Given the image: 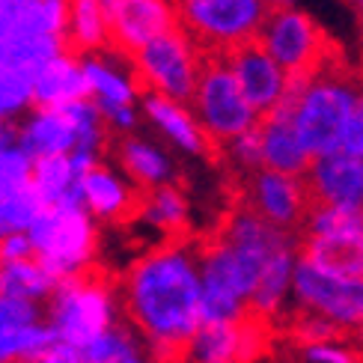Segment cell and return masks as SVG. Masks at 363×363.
Listing matches in <instances>:
<instances>
[{
	"label": "cell",
	"instance_id": "cell-7",
	"mask_svg": "<svg viewBox=\"0 0 363 363\" xmlns=\"http://www.w3.org/2000/svg\"><path fill=\"white\" fill-rule=\"evenodd\" d=\"M188 108L194 111L211 146H223L226 140L259 125V113L238 93L220 54H206Z\"/></svg>",
	"mask_w": 363,
	"mask_h": 363
},
{
	"label": "cell",
	"instance_id": "cell-20",
	"mask_svg": "<svg viewBox=\"0 0 363 363\" xmlns=\"http://www.w3.org/2000/svg\"><path fill=\"white\" fill-rule=\"evenodd\" d=\"M259 152H262V170H274L286 176H304L310 167V152L301 143L298 131L292 125L289 108H274L271 113L259 116Z\"/></svg>",
	"mask_w": 363,
	"mask_h": 363
},
{
	"label": "cell",
	"instance_id": "cell-47",
	"mask_svg": "<svg viewBox=\"0 0 363 363\" xmlns=\"http://www.w3.org/2000/svg\"><path fill=\"white\" fill-rule=\"evenodd\" d=\"M182 4H191V0H176V6H182Z\"/></svg>",
	"mask_w": 363,
	"mask_h": 363
},
{
	"label": "cell",
	"instance_id": "cell-33",
	"mask_svg": "<svg viewBox=\"0 0 363 363\" xmlns=\"http://www.w3.org/2000/svg\"><path fill=\"white\" fill-rule=\"evenodd\" d=\"M42 211H45V206L30 185L9 194L6 200H0V238L27 233Z\"/></svg>",
	"mask_w": 363,
	"mask_h": 363
},
{
	"label": "cell",
	"instance_id": "cell-45",
	"mask_svg": "<svg viewBox=\"0 0 363 363\" xmlns=\"http://www.w3.org/2000/svg\"><path fill=\"white\" fill-rule=\"evenodd\" d=\"M352 334H354V342H357V352L363 354V322H360V325L352 330Z\"/></svg>",
	"mask_w": 363,
	"mask_h": 363
},
{
	"label": "cell",
	"instance_id": "cell-41",
	"mask_svg": "<svg viewBox=\"0 0 363 363\" xmlns=\"http://www.w3.org/2000/svg\"><path fill=\"white\" fill-rule=\"evenodd\" d=\"M24 259H33V247H30V238H27V233L0 238V265L24 262Z\"/></svg>",
	"mask_w": 363,
	"mask_h": 363
},
{
	"label": "cell",
	"instance_id": "cell-43",
	"mask_svg": "<svg viewBox=\"0 0 363 363\" xmlns=\"http://www.w3.org/2000/svg\"><path fill=\"white\" fill-rule=\"evenodd\" d=\"M111 363H152V357H149V352H146V345L140 342V337L134 334V337L125 342V349L119 352Z\"/></svg>",
	"mask_w": 363,
	"mask_h": 363
},
{
	"label": "cell",
	"instance_id": "cell-22",
	"mask_svg": "<svg viewBox=\"0 0 363 363\" xmlns=\"http://www.w3.org/2000/svg\"><path fill=\"white\" fill-rule=\"evenodd\" d=\"M295 262H298V241L295 245H286L283 250H277L271 256L262 268L259 280H256V289H253L250 304H247V315L268 325V322H277L280 315L289 313Z\"/></svg>",
	"mask_w": 363,
	"mask_h": 363
},
{
	"label": "cell",
	"instance_id": "cell-6",
	"mask_svg": "<svg viewBox=\"0 0 363 363\" xmlns=\"http://www.w3.org/2000/svg\"><path fill=\"white\" fill-rule=\"evenodd\" d=\"M206 54L200 51L185 30L176 27L152 42H146L140 51L128 57L143 93L164 96L173 101H191L196 78H200Z\"/></svg>",
	"mask_w": 363,
	"mask_h": 363
},
{
	"label": "cell",
	"instance_id": "cell-46",
	"mask_svg": "<svg viewBox=\"0 0 363 363\" xmlns=\"http://www.w3.org/2000/svg\"><path fill=\"white\" fill-rule=\"evenodd\" d=\"M352 6L357 12V21H360V30H363V0H352Z\"/></svg>",
	"mask_w": 363,
	"mask_h": 363
},
{
	"label": "cell",
	"instance_id": "cell-9",
	"mask_svg": "<svg viewBox=\"0 0 363 363\" xmlns=\"http://www.w3.org/2000/svg\"><path fill=\"white\" fill-rule=\"evenodd\" d=\"M256 45L286 74H313L330 63V42L325 30L298 4L268 9L259 33H256Z\"/></svg>",
	"mask_w": 363,
	"mask_h": 363
},
{
	"label": "cell",
	"instance_id": "cell-14",
	"mask_svg": "<svg viewBox=\"0 0 363 363\" xmlns=\"http://www.w3.org/2000/svg\"><path fill=\"white\" fill-rule=\"evenodd\" d=\"M226 72L233 74L238 93L245 96L250 108L265 116L280 104L286 89V72L271 60L256 42L238 45V48L220 54Z\"/></svg>",
	"mask_w": 363,
	"mask_h": 363
},
{
	"label": "cell",
	"instance_id": "cell-10",
	"mask_svg": "<svg viewBox=\"0 0 363 363\" xmlns=\"http://www.w3.org/2000/svg\"><path fill=\"white\" fill-rule=\"evenodd\" d=\"M292 307L301 313L322 315L342 334L354 330L363 322V277L349 280L325 274L298 256L292 274Z\"/></svg>",
	"mask_w": 363,
	"mask_h": 363
},
{
	"label": "cell",
	"instance_id": "cell-38",
	"mask_svg": "<svg viewBox=\"0 0 363 363\" xmlns=\"http://www.w3.org/2000/svg\"><path fill=\"white\" fill-rule=\"evenodd\" d=\"M33 322H42V307L27 304V301H18V298L0 295V330L24 328V325H33Z\"/></svg>",
	"mask_w": 363,
	"mask_h": 363
},
{
	"label": "cell",
	"instance_id": "cell-35",
	"mask_svg": "<svg viewBox=\"0 0 363 363\" xmlns=\"http://www.w3.org/2000/svg\"><path fill=\"white\" fill-rule=\"evenodd\" d=\"M220 149H223L226 164H230L233 170L245 173V176H250L253 170H259V167H262L259 131H256V128H250V131H245V134H238V138H233V140H226Z\"/></svg>",
	"mask_w": 363,
	"mask_h": 363
},
{
	"label": "cell",
	"instance_id": "cell-15",
	"mask_svg": "<svg viewBox=\"0 0 363 363\" xmlns=\"http://www.w3.org/2000/svg\"><path fill=\"white\" fill-rule=\"evenodd\" d=\"M86 99L96 108H138L143 89L134 78L131 63H125V54L113 48H104L96 54L81 57Z\"/></svg>",
	"mask_w": 363,
	"mask_h": 363
},
{
	"label": "cell",
	"instance_id": "cell-4",
	"mask_svg": "<svg viewBox=\"0 0 363 363\" xmlns=\"http://www.w3.org/2000/svg\"><path fill=\"white\" fill-rule=\"evenodd\" d=\"M363 89V81L337 66H322L310 74L304 93L289 108L292 125L310 158H319L340 149V134L349 119L354 101Z\"/></svg>",
	"mask_w": 363,
	"mask_h": 363
},
{
	"label": "cell",
	"instance_id": "cell-32",
	"mask_svg": "<svg viewBox=\"0 0 363 363\" xmlns=\"http://www.w3.org/2000/svg\"><path fill=\"white\" fill-rule=\"evenodd\" d=\"M54 342L45 322L0 330V363H30Z\"/></svg>",
	"mask_w": 363,
	"mask_h": 363
},
{
	"label": "cell",
	"instance_id": "cell-1",
	"mask_svg": "<svg viewBox=\"0 0 363 363\" xmlns=\"http://www.w3.org/2000/svg\"><path fill=\"white\" fill-rule=\"evenodd\" d=\"M119 289L125 325L140 337L152 363L185 357L200 330V247L185 238L161 241L138 256Z\"/></svg>",
	"mask_w": 363,
	"mask_h": 363
},
{
	"label": "cell",
	"instance_id": "cell-26",
	"mask_svg": "<svg viewBox=\"0 0 363 363\" xmlns=\"http://www.w3.org/2000/svg\"><path fill=\"white\" fill-rule=\"evenodd\" d=\"M134 218H140L149 230H155L161 235H167V241H173V238H179L182 233L188 230L191 203H188L185 191L173 182V185H161V188H152V191H143Z\"/></svg>",
	"mask_w": 363,
	"mask_h": 363
},
{
	"label": "cell",
	"instance_id": "cell-5",
	"mask_svg": "<svg viewBox=\"0 0 363 363\" xmlns=\"http://www.w3.org/2000/svg\"><path fill=\"white\" fill-rule=\"evenodd\" d=\"M27 238L33 259L57 283L89 274L99 253V223L81 206L45 208L27 230Z\"/></svg>",
	"mask_w": 363,
	"mask_h": 363
},
{
	"label": "cell",
	"instance_id": "cell-30",
	"mask_svg": "<svg viewBox=\"0 0 363 363\" xmlns=\"http://www.w3.org/2000/svg\"><path fill=\"white\" fill-rule=\"evenodd\" d=\"M54 289H57V280L36 259L0 265V292L6 298H18V301H27V304L45 307V301L51 298Z\"/></svg>",
	"mask_w": 363,
	"mask_h": 363
},
{
	"label": "cell",
	"instance_id": "cell-25",
	"mask_svg": "<svg viewBox=\"0 0 363 363\" xmlns=\"http://www.w3.org/2000/svg\"><path fill=\"white\" fill-rule=\"evenodd\" d=\"M298 256L313 268L334 277H363V233L352 235H304L298 241Z\"/></svg>",
	"mask_w": 363,
	"mask_h": 363
},
{
	"label": "cell",
	"instance_id": "cell-27",
	"mask_svg": "<svg viewBox=\"0 0 363 363\" xmlns=\"http://www.w3.org/2000/svg\"><path fill=\"white\" fill-rule=\"evenodd\" d=\"M66 48L78 57L111 48L108 15L99 0H66Z\"/></svg>",
	"mask_w": 363,
	"mask_h": 363
},
{
	"label": "cell",
	"instance_id": "cell-29",
	"mask_svg": "<svg viewBox=\"0 0 363 363\" xmlns=\"http://www.w3.org/2000/svg\"><path fill=\"white\" fill-rule=\"evenodd\" d=\"M69 51L63 36H15L0 42V69L24 74L33 81V74L51 63L57 54Z\"/></svg>",
	"mask_w": 363,
	"mask_h": 363
},
{
	"label": "cell",
	"instance_id": "cell-17",
	"mask_svg": "<svg viewBox=\"0 0 363 363\" xmlns=\"http://www.w3.org/2000/svg\"><path fill=\"white\" fill-rule=\"evenodd\" d=\"M304 182L310 200L319 206H363V161L342 149L313 158Z\"/></svg>",
	"mask_w": 363,
	"mask_h": 363
},
{
	"label": "cell",
	"instance_id": "cell-39",
	"mask_svg": "<svg viewBox=\"0 0 363 363\" xmlns=\"http://www.w3.org/2000/svg\"><path fill=\"white\" fill-rule=\"evenodd\" d=\"M340 149H342L345 155H352V158L363 161V89H360V96H357V101H354V108H352L349 119H345V125H342Z\"/></svg>",
	"mask_w": 363,
	"mask_h": 363
},
{
	"label": "cell",
	"instance_id": "cell-49",
	"mask_svg": "<svg viewBox=\"0 0 363 363\" xmlns=\"http://www.w3.org/2000/svg\"><path fill=\"white\" fill-rule=\"evenodd\" d=\"M0 295H4V292H0Z\"/></svg>",
	"mask_w": 363,
	"mask_h": 363
},
{
	"label": "cell",
	"instance_id": "cell-23",
	"mask_svg": "<svg viewBox=\"0 0 363 363\" xmlns=\"http://www.w3.org/2000/svg\"><path fill=\"white\" fill-rule=\"evenodd\" d=\"M15 36L66 39V0H0V42Z\"/></svg>",
	"mask_w": 363,
	"mask_h": 363
},
{
	"label": "cell",
	"instance_id": "cell-24",
	"mask_svg": "<svg viewBox=\"0 0 363 363\" xmlns=\"http://www.w3.org/2000/svg\"><path fill=\"white\" fill-rule=\"evenodd\" d=\"M30 96L33 108H63V104L86 99V81L81 69V57L63 51L51 63H45L33 81H30Z\"/></svg>",
	"mask_w": 363,
	"mask_h": 363
},
{
	"label": "cell",
	"instance_id": "cell-36",
	"mask_svg": "<svg viewBox=\"0 0 363 363\" xmlns=\"http://www.w3.org/2000/svg\"><path fill=\"white\" fill-rule=\"evenodd\" d=\"M30 170H33V161L15 143L0 149V200H6L9 194L30 185Z\"/></svg>",
	"mask_w": 363,
	"mask_h": 363
},
{
	"label": "cell",
	"instance_id": "cell-11",
	"mask_svg": "<svg viewBox=\"0 0 363 363\" xmlns=\"http://www.w3.org/2000/svg\"><path fill=\"white\" fill-rule=\"evenodd\" d=\"M313 200L304 176H286L274 170H253L245 176V208L283 233H298Z\"/></svg>",
	"mask_w": 363,
	"mask_h": 363
},
{
	"label": "cell",
	"instance_id": "cell-2",
	"mask_svg": "<svg viewBox=\"0 0 363 363\" xmlns=\"http://www.w3.org/2000/svg\"><path fill=\"white\" fill-rule=\"evenodd\" d=\"M271 256L233 247L226 241H220L218 235L206 241L200 247V319L203 325H233V322L247 319L250 295Z\"/></svg>",
	"mask_w": 363,
	"mask_h": 363
},
{
	"label": "cell",
	"instance_id": "cell-42",
	"mask_svg": "<svg viewBox=\"0 0 363 363\" xmlns=\"http://www.w3.org/2000/svg\"><path fill=\"white\" fill-rule=\"evenodd\" d=\"M30 363H84V354H81V349H74V345L51 342L48 349H45L36 360H30Z\"/></svg>",
	"mask_w": 363,
	"mask_h": 363
},
{
	"label": "cell",
	"instance_id": "cell-13",
	"mask_svg": "<svg viewBox=\"0 0 363 363\" xmlns=\"http://www.w3.org/2000/svg\"><path fill=\"white\" fill-rule=\"evenodd\" d=\"M111 48L131 57L146 42L179 27V9L173 0H116L108 15Z\"/></svg>",
	"mask_w": 363,
	"mask_h": 363
},
{
	"label": "cell",
	"instance_id": "cell-19",
	"mask_svg": "<svg viewBox=\"0 0 363 363\" xmlns=\"http://www.w3.org/2000/svg\"><path fill=\"white\" fill-rule=\"evenodd\" d=\"M116 170L123 173L140 194L161 185H173L179 167L173 152L164 143L143 138V134H125L116 143Z\"/></svg>",
	"mask_w": 363,
	"mask_h": 363
},
{
	"label": "cell",
	"instance_id": "cell-40",
	"mask_svg": "<svg viewBox=\"0 0 363 363\" xmlns=\"http://www.w3.org/2000/svg\"><path fill=\"white\" fill-rule=\"evenodd\" d=\"M304 357H307V363H360V354L342 342L304 345Z\"/></svg>",
	"mask_w": 363,
	"mask_h": 363
},
{
	"label": "cell",
	"instance_id": "cell-34",
	"mask_svg": "<svg viewBox=\"0 0 363 363\" xmlns=\"http://www.w3.org/2000/svg\"><path fill=\"white\" fill-rule=\"evenodd\" d=\"M30 108H33L30 78L0 69V123H15Z\"/></svg>",
	"mask_w": 363,
	"mask_h": 363
},
{
	"label": "cell",
	"instance_id": "cell-8",
	"mask_svg": "<svg viewBox=\"0 0 363 363\" xmlns=\"http://www.w3.org/2000/svg\"><path fill=\"white\" fill-rule=\"evenodd\" d=\"M179 9V27L200 45L203 54H226L256 42L268 15L262 0H191Z\"/></svg>",
	"mask_w": 363,
	"mask_h": 363
},
{
	"label": "cell",
	"instance_id": "cell-12",
	"mask_svg": "<svg viewBox=\"0 0 363 363\" xmlns=\"http://www.w3.org/2000/svg\"><path fill=\"white\" fill-rule=\"evenodd\" d=\"M268 345V325L253 319L233 325H200L185 349L188 363H253Z\"/></svg>",
	"mask_w": 363,
	"mask_h": 363
},
{
	"label": "cell",
	"instance_id": "cell-28",
	"mask_svg": "<svg viewBox=\"0 0 363 363\" xmlns=\"http://www.w3.org/2000/svg\"><path fill=\"white\" fill-rule=\"evenodd\" d=\"M30 188L36 191L45 208L54 206H81V176L72 170L69 155L39 158L30 170Z\"/></svg>",
	"mask_w": 363,
	"mask_h": 363
},
{
	"label": "cell",
	"instance_id": "cell-18",
	"mask_svg": "<svg viewBox=\"0 0 363 363\" xmlns=\"http://www.w3.org/2000/svg\"><path fill=\"white\" fill-rule=\"evenodd\" d=\"M138 108H140V116L176 152L191 158H206L211 152V143L206 138V131L200 128V123H196L194 111L188 108V101H173L164 96L143 93Z\"/></svg>",
	"mask_w": 363,
	"mask_h": 363
},
{
	"label": "cell",
	"instance_id": "cell-21",
	"mask_svg": "<svg viewBox=\"0 0 363 363\" xmlns=\"http://www.w3.org/2000/svg\"><path fill=\"white\" fill-rule=\"evenodd\" d=\"M15 146L30 158H54V155H69L78 138L69 123V116L60 108H30L21 123H15Z\"/></svg>",
	"mask_w": 363,
	"mask_h": 363
},
{
	"label": "cell",
	"instance_id": "cell-3",
	"mask_svg": "<svg viewBox=\"0 0 363 363\" xmlns=\"http://www.w3.org/2000/svg\"><path fill=\"white\" fill-rule=\"evenodd\" d=\"M42 322L48 325L54 342L84 349L104 330L123 322L119 289L101 274H81L57 283V289L42 307Z\"/></svg>",
	"mask_w": 363,
	"mask_h": 363
},
{
	"label": "cell",
	"instance_id": "cell-37",
	"mask_svg": "<svg viewBox=\"0 0 363 363\" xmlns=\"http://www.w3.org/2000/svg\"><path fill=\"white\" fill-rule=\"evenodd\" d=\"M292 334L301 345H319V342H340L342 330L337 325H330L322 315H313V313H301L295 310L292 315Z\"/></svg>",
	"mask_w": 363,
	"mask_h": 363
},
{
	"label": "cell",
	"instance_id": "cell-31",
	"mask_svg": "<svg viewBox=\"0 0 363 363\" xmlns=\"http://www.w3.org/2000/svg\"><path fill=\"white\" fill-rule=\"evenodd\" d=\"M304 235H352L363 233V206H319L313 203L304 223Z\"/></svg>",
	"mask_w": 363,
	"mask_h": 363
},
{
	"label": "cell",
	"instance_id": "cell-16",
	"mask_svg": "<svg viewBox=\"0 0 363 363\" xmlns=\"http://www.w3.org/2000/svg\"><path fill=\"white\" fill-rule=\"evenodd\" d=\"M138 203H140V191L116 167H111L108 161L96 164L81 179V208L96 223H123L134 218Z\"/></svg>",
	"mask_w": 363,
	"mask_h": 363
},
{
	"label": "cell",
	"instance_id": "cell-44",
	"mask_svg": "<svg viewBox=\"0 0 363 363\" xmlns=\"http://www.w3.org/2000/svg\"><path fill=\"white\" fill-rule=\"evenodd\" d=\"M268 9H283V6H295V0H262Z\"/></svg>",
	"mask_w": 363,
	"mask_h": 363
},
{
	"label": "cell",
	"instance_id": "cell-48",
	"mask_svg": "<svg viewBox=\"0 0 363 363\" xmlns=\"http://www.w3.org/2000/svg\"><path fill=\"white\" fill-rule=\"evenodd\" d=\"M173 363H188V360H185V357H182V360H173Z\"/></svg>",
	"mask_w": 363,
	"mask_h": 363
}]
</instances>
